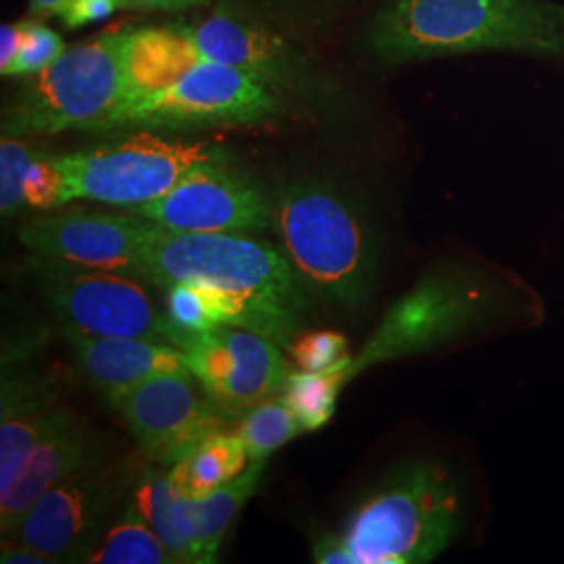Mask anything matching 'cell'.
Returning <instances> with one entry per match:
<instances>
[{"mask_svg": "<svg viewBox=\"0 0 564 564\" xmlns=\"http://www.w3.org/2000/svg\"><path fill=\"white\" fill-rule=\"evenodd\" d=\"M142 279L163 289L205 282L235 295L247 330L291 349L310 310V291L284 249L245 235L172 232L153 224L142 249Z\"/></svg>", "mask_w": 564, "mask_h": 564, "instance_id": "cell-1", "label": "cell"}, {"mask_svg": "<svg viewBox=\"0 0 564 564\" xmlns=\"http://www.w3.org/2000/svg\"><path fill=\"white\" fill-rule=\"evenodd\" d=\"M384 63L468 53L564 61V4L552 0H389L370 28Z\"/></svg>", "mask_w": 564, "mask_h": 564, "instance_id": "cell-2", "label": "cell"}, {"mask_svg": "<svg viewBox=\"0 0 564 564\" xmlns=\"http://www.w3.org/2000/svg\"><path fill=\"white\" fill-rule=\"evenodd\" d=\"M274 228L307 291L360 307L377 276V235L360 202L337 182L307 176L274 199Z\"/></svg>", "mask_w": 564, "mask_h": 564, "instance_id": "cell-3", "label": "cell"}, {"mask_svg": "<svg viewBox=\"0 0 564 564\" xmlns=\"http://www.w3.org/2000/svg\"><path fill=\"white\" fill-rule=\"evenodd\" d=\"M460 489L444 466L405 464L349 514L341 540L354 564H423L460 531Z\"/></svg>", "mask_w": 564, "mask_h": 564, "instance_id": "cell-4", "label": "cell"}, {"mask_svg": "<svg viewBox=\"0 0 564 564\" xmlns=\"http://www.w3.org/2000/svg\"><path fill=\"white\" fill-rule=\"evenodd\" d=\"M130 28L65 48L59 59L30 76L2 111V134L53 137L65 130H107L130 99L126 44Z\"/></svg>", "mask_w": 564, "mask_h": 564, "instance_id": "cell-5", "label": "cell"}, {"mask_svg": "<svg viewBox=\"0 0 564 564\" xmlns=\"http://www.w3.org/2000/svg\"><path fill=\"white\" fill-rule=\"evenodd\" d=\"M59 158L67 202L107 203L132 209L163 197L197 165L228 160V153L214 142L139 132L123 141Z\"/></svg>", "mask_w": 564, "mask_h": 564, "instance_id": "cell-6", "label": "cell"}, {"mask_svg": "<svg viewBox=\"0 0 564 564\" xmlns=\"http://www.w3.org/2000/svg\"><path fill=\"white\" fill-rule=\"evenodd\" d=\"M25 272L65 328L95 337H141L170 345L181 333L137 276L41 256L28 260Z\"/></svg>", "mask_w": 564, "mask_h": 564, "instance_id": "cell-7", "label": "cell"}, {"mask_svg": "<svg viewBox=\"0 0 564 564\" xmlns=\"http://www.w3.org/2000/svg\"><path fill=\"white\" fill-rule=\"evenodd\" d=\"M142 466L134 456L113 454L84 466L30 508L13 538L55 564H84L90 547L120 514Z\"/></svg>", "mask_w": 564, "mask_h": 564, "instance_id": "cell-8", "label": "cell"}, {"mask_svg": "<svg viewBox=\"0 0 564 564\" xmlns=\"http://www.w3.org/2000/svg\"><path fill=\"white\" fill-rule=\"evenodd\" d=\"M274 88L262 76L224 63H203L158 93L126 102L107 126L191 130L245 126L279 111Z\"/></svg>", "mask_w": 564, "mask_h": 564, "instance_id": "cell-9", "label": "cell"}, {"mask_svg": "<svg viewBox=\"0 0 564 564\" xmlns=\"http://www.w3.org/2000/svg\"><path fill=\"white\" fill-rule=\"evenodd\" d=\"M144 460L174 466L232 416L214 402L191 370L153 377L111 400Z\"/></svg>", "mask_w": 564, "mask_h": 564, "instance_id": "cell-10", "label": "cell"}, {"mask_svg": "<svg viewBox=\"0 0 564 564\" xmlns=\"http://www.w3.org/2000/svg\"><path fill=\"white\" fill-rule=\"evenodd\" d=\"M128 212L172 232L249 235L274 224V202L228 160L197 165L163 197Z\"/></svg>", "mask_w": 564, "mask_h": 564, "instance_id": "cell-11", "label": "cell"}, {"mask_svg": "<svg viewBox=\"0 0 564 564\" xmlns=\"http://www.w3.org/2000/svg\"><path fill=\"white\" fill-rule=\"evenodd\" d=\"M205 393L232 419L281 393L289 366L281 345L239 326L182 330L174 343Z\"/></svg>", "mask_w": 564, "mask_h": 564, "instance_id": "cell-12", "label": "cell"}, {"mask_svg": "<svg viewBox=\"0 0 564 564\" xmlns=\"http://www.w3.org/2000/svg\"><path fill=\"white\" fill-rule=\"evenodd\" d=\"M153 223L132 212H63L23 224L20 241L34 256L142 279V249Z\"/></svg>", "mask_w": 564, "mask_h": 564, "instance_id": "cell-13", "label": "cell"}, {"mask_svg": "<svg viewBox=\"0 0 564 564\" xmlns=\"http://www.w3.org/2000/svg\"><path fill=\"white\" fill-rule=\"evenodd\" d=\"M107 454H111L109 437L74 412L30 452L18 479L0 494L2 535L13 538L30 508L51 487Z\"/></svg>", "mask_w": 564, "mask_h": 564, "instance_id": "cell-14", "label": "cell"}, {"mask_svg": "<svg viewBox=\"0 0 564 564\" xmlns=\"http://www.w3.org/2000/svg\"><path fill=\"white\" fill-rule=\"evenodd\" d=\"M74 414L61 405L57 384L2 360L0 384V494L20 475L30 452Z\"/></svg>", "mask_w": 564, "mask_h": 564, "instance_id": "cell-15", "label": "cell"}, {"mask_svg": "<svg viewBox=\"0 0 564 564\" xmlns=\"http://www.w3.org/2000/svg\"><path fill=\"white\" fill-rule=\"evenodd\" d=\"M63 335L82 375L109 402L153 377L188 370L182 349L170 343L141 337H95L65 326Z\"/></svg>", "mask_w": 564, "mask_h": 564, "instance_id": "cell-16", "label": "cell"}, {"mask_svg": "<svg viewBox=\"0 0 564 564\" xmlns=\"http://www.w3.org/2000/svg\"><path fill=\"white\" fill-rule=\"evenodd\" d=\"M193 36L205 61L249 69L272 86H293L302 74L295 53L276 34L228 11L193 25Z\"/></svg>", "mask_w": 564, "mask_h": 564, "instance_id": "cell-17", "label": "cell"}, {"mask_svg": "<svg viewBox=\"0 0 564 564\" xmlns=\"http://www.w3.org/2000/svg\"><path fill=\"white\" fill-rule=\"evenodd\" d=\"M203 63L207 61L195 42L193 25L130 28L126 44L128 102L162 90Z\"/></svg>", "mask_w": 564, "mask_h": 564, "instance_id": "cell-18", "label": "cell"}, {"mask_svg": "<svg viewBox=\"0 0 564 564\" xmlns=\"http://www.w3.org/2000/svg\"><path fill=\"white\" fill-rule=\"evenodd\" d=\"M265 460H251L241 475L202 500L176 496L174 521L186 542L193 545L197 564L218 561L226 531L239 517L242 506L258 491Z\"/></svg>", "mask_w": 564, "mask_h": 564, "instance_id": "cell-19", "label": "cell"}, {"mask_svg": "<svg viewBox=\"0 0 564 564\" xmlns=\"http://www.w3.org/2000/svg\"><path fill=\"white\" fill-rule=\"evenodd\" d=\"M249 466V456L237 431H220L197 445L184 460L167 468L176 496L202 500L235 481Z\"/></svg>", "mask_w": 564, "mask_h": 564, "instance_id": "cell-20", "label": "cell"}, {"mask_svg": "<svg viewBox=\"0 0 564 564\" xmlns=\"http://www.w3.org/2000/svg\"><path fill=\"white\" fill-rule=\"evenodd\" d=\"M172 323L186 333H205L216 326L247 328V310L235 295L205 282H172L163 286Z\"/></svg>", "mask_w": 564, "mask_h": 564, "instance_id": "cell-21", "label": "cell"}, {"mask_svg": "<svg viewBox=\"0 0 564 564\" xmlns=\"http://www.w3.org/2000/svg\"><path fill=\"white\" fill-rule=\"evenodd\" d=\"M84 564H174V561L128 496L120 514L90 547Z\"/></svg>", "mask_w": 564, "mask_h": 564, "instance_id": "cell-22", "label": "cell"}, {"mask_svg": "<svg viewBox=\"0 0 564 564\" xmlns=\"http://www.w3.org/2000/svg\"><path fill=\"white\" fill-rule=\"evenodd\" d=\"M130 498L139 508L142 519L158 533L174 564H197L193 545L186 542V538L182 535L178 524L174 521L176 494L172 489L165 466L147 460L137 484L132 487Z\"/></svg>", "mask_w": 564, "mask_h": 564, "instance_id": "cell-23", "label": "cell"}, {"mask_svg": "<svg viewBox=\"0 0 564 564\" xmlns=\"http://www.w3.org/2000/svg\"><path fill=\"white\" fill-rule=\"evenodd\" d=\"M351 362L354 358L323 372H310L302 368L289 370L281 395L297 416L303 431H316L330 421L337 405V395L349 383L347 375Z\"/></svg>", "mask_w": 564, "mask_h": 564, "instance_id": "cell-24", "label": "cell"}, {"mask_svg": "<svg viewBox=\"0 0 564 564\" xmlns=\"http://www.w3.org/2000/svg\"><path fill=\"white\" fill-rule=\"evenodd\" d=\"M300 433H303V426L282 395L268 398L247 410L237 426V435L245 444L249 463L268 460L272 452L295 440Z\"/></svg>", "mask_w": 564, "mask_h": 564, "instance_id": "cell-25", "label": "cell"}, {"mask_svg": "<svg viewBox=\"0 0 564 564\" xmlns=\"http://www.w3.org/2000/svg\"><path fill=\"white\" fill-rule=\"evenodd\" d=\"M42 149L32 147L25 139L2 134L0 141V212L2 218H11L25 209L23 203V178L30 163L36 160Z\"/></svg>", "mask_w": 564, "mask_h": 564, "instance_id": "cell-26", "label": "cell"}, {"mask_svg": "<svg viewBox=\"0 0 564 564\" xmlns=\"http://www.w3.org/2000/svg\"><path fill=\"white\" fill-rule=\"evenodd\" d=\"M23 203L32 209H57L67 205V182L59 155L41 151L23 178Z\"/></svg>", "mask_w": 564, "mask_h": 564, "instance_id": "cell-27", "label": "cell"}, {"mask_svg": "<svg viewBox=\"0 0 564 564\" xmlns=\"http://www.w3.org/2000/svg\"><path fill=\"white\" fill-rule=\"evenodd\" d=\"M65 53L59 34L39 20H23V41L18 59L7 76H34Z\"/></svg>", "mask_w": 564, "mask_h": 564, "instance_id": "cell-28", "label": "cell"}, {"mask_svg": "<svg viewBox=\"0 0 564 564\" xmlns=\"http://www.w3.org/2000/svg\"><path fill=\"white\" fill-rule=\"evenodd\" d=\"M289 354L302 370L310 372L330 370L354 358L347 351V339L333 330H314L307 335H300L291 345Z\"/></svg>", "mask_w": 564, "mask_h": 564, "instance_id": "cell-29", "label": "cell"}, {"mask_svg": "<svg viewBox=\"0 0 564 564\" xmlns=\"http://www.w3.org/2000/svg\"><path fill=\"white\" fill-rule=\"evenodd\" d=\"M116 11H120V0H72L61 18L67 28H82L86 23L105 20Z\"/></svg>", "mask_w": 564, "mask_h": 564, "instance_id": "cell-30", "label": "cell"}, {"mask_svg": "<svg viewBox=\"0 0 564 564\" xmlns=\"http://www.w3.org/2000/svg\"><path fill=\"white\" fill-rule=\"evenodd\" d=\"M314 563L318 564H354V558L341 540V535H323L312 547Z\"/></svg>", "mask_w": 564, "mask_h": 564, "instance_id": "cell-31", "label": "cell"}, {"mask_svg": "<svg viewBox=\"0 0 564 564\" xmlns=\"http://www.w3.org/2000/svg\"><path fill=\"white\" fill-rule=\"evenodd\" d=\"M23 41V21L4 23L0 28V74L7 76L13 61L18 59Z\"/></svg>", "mask_w": 564, "mask_h": 564, "instance_id": "cell-32", "label": "cell"}, {"mask_svg": "<svg viewBox=\"0 0 564 564\" xmlns=\"http://www.w3.org/2000/svg\"><path fill=\"white\" fill-rule=\"evenodd\" d=\"M0 563L2 564H55L32 545L23 544L15 538H4L0 545Z\"/></svg>", "mask_w": 564, "mask_h": 564, "instance_id": "cell-33", "label": "cell"}, {"mask_svg": "<svg viewBox=\"0 0 564 564\" xmlns=\"http://www.w3.org/2000/svg\"><path fill=\"white\" fill-rule=\"evenodd\" d=\"M212 0H120L121 11H186Z\"/></svg>", "mask_w": 564, "mask_h": 564, "instance_id": "cell-34", "label": "cell"}, {"mask_svg": "<svg viewBox=\"0 0 564 564\" xmlns=\"http://www.w3.org/2000/svg\"><path fill=\"white\" fill-rule=\"evenodd\" d=\"M72 0H30V13L39 20L51 15H63Z\"/></svg>", "mask_w": 564, "mask_h": 564, "instance_id": "cell-35", "label": "cell"}]
</instances>
